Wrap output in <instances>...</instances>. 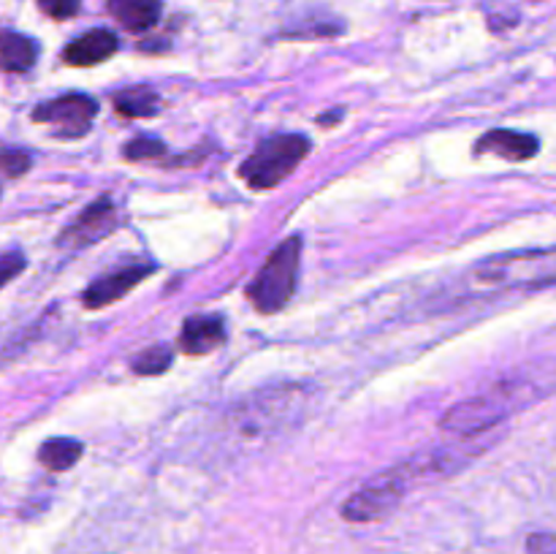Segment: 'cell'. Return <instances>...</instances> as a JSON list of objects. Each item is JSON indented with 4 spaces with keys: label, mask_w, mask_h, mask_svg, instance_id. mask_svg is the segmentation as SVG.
I'll use <instances>...</instances> for the list:
<instances>
[{
    "label": "cell",
    "mask_w": 556,
    "mask_h": 554,
    "mask_svg": "<svg viewBox=\"0 0 556 554\" xmlns=\"http://www.w3.org/2000/svg\"><path fill=\"white\" fill-rule=\"evenodd\" d=\"M299 255H302V239H286L282 244H277L275 253L253 277V282L248 286V299L258 313L271 315L291 302L293 291H296Z\"/></svg>",
    "instance_id": "obj_1"
},
{
    "label": "cell",
    "mask_w": 556,
    "mask_h": 554,
    "mask_svg": "<svg viewBox=\"0 0 556 554\" xmlns=\"http://www.w3.org/2000/svg\"><path fill=\"white\" fill-rule=\"evenodd\" d=\"M309 152V141L299 134H286V136H271L264 144H258V150L242 163L239 174H242L244 182L255 190H269L275 185H280L293 168L299 166L304 155Z\"/></svg>",
    "instance_id": "obj_2"
},
{
    "label": "cell",
    "mask_w": 556,
    "mask_h": 554,
    "mask_svg": "<svg viewBox=\"0 0 556 554\" xmlns=\"http://www.w3.org/2000/svg\"><path fill=\"white\" fill-rule=\"evenodd\" d=\"M525 389L527 386H510L503 383L497 389L486 391V394L476 396V400H467L462 405L451 407L448 416L443 418L445 429H456V432H483V429L494 427V424L503 421L514 405L525 402Z\"/></svg>",
    "instance_id": "obj_3"
},
{
    "label": "cell",
    "mask_w": 556,
    "mask_h": 554,
    "mask_svg": "<svg viewBox=\"0 0 556 554\" xmlns=\"http://www.w3.org/2000/svg\"><path fill=\"white\" fill-rule=\"evenodd\" d=\"M413 478V467H396V470L383 473L380 478H375L372 483H367L364 489H358L345 505H342V516L351 521H375L383 519L386 514L400 505L402 494H405L407 483Z\"/></svg>",
    "instance_id": "obj_4"
},
{
    "label": "cell",
    "mask_w": 556,
    "mask_h": 554,
    "mask_svg": "<svg viewBox=\"0 0 556 554\" xmlns=\"http://www.w3.org/2000/svg\"><path fill=\"white\" fill-rule=\"evenodd\" d=\"M98 114V103L92 98L79 96H63L54 98V101L41 103V106L33 112V119L43 125H58L60 134L74 139V136H81L87 128H90L92 117Z\"/></svg>",
    "instance_id": "obj_5"
},
{
    "label": "cell",
    "mask_w": 556,
    "mask_h": 554,
    "mask_svg": "<svg viewBox=\"0 0 556 554\" xmlns=\"http://www.w3.org/2000/svg\"><path fill=\"white\" fill-rule=\"evenodd\" d=\"M155 266L141 264V266H125V269L112 272V275H103L92 282L90 288L85 291V304L90 310L103 307V304H112L117 299H123L130 288L139 286Z\"/></svg>",
    "instance_id": "obj_6"
},
{
    "label": "cell",
    "mask_w": 556,
    "mask_h": 554,
    "mask_svg": "<svg viewBox=\"0 0 556 554\" xmlns=\"http://www.w3.org/2000/svg\"><path fill=\"white\" fill-rule=\"evenodd\" d=\"M117 52V36L106 27H96L90 33H81L79 38L65 47L63 60L68 65H76V68H85V65H98L103 60H109Z\"/></svg>",
    "instance_id": "obj_7"
},
{
    "label": "cell",
    "mask_w": 556,
    "mask_h": 554,
    "mask_svg": "<svg viewBox=\"0 0 556 554\" xmlns=\"http://www.w3.org/2000/svg\"><path fill=\"white\" fill-rule=\"evenodd\" d=\"M179 342L190 356H204L226 342V324L220 315H195V318L185 320Z\"/></svg>",
    "instance_id": "obj_8"
},
{
    "label": "cell",
    "mask_w": 556,
    "mask_h": 554,
    "mask_svg": "<svg viewBox=\"0 0 556 554\" xmlns=\"http://www.w3.org/2000/svg\"><path fill=\"white\" fill-rule=\"evenodd\" d=\"M538 139L530 134H521V130H508V128H500V130H489L481 141L476 144V152L486 155L505 158V161H530L532 155L538 152Z\"/></svg>",
    "instance_id": "obj_9"
},
{
    "label": "cell",
    "mask_w": 556,
    "mask_h": 554,
    "mask_svg": "<svg viewBox=\"0 0 556 554\" xmlns=\"http://www.w3.org/2000/svg\"><path fill=\"white\" fill-rule=\"evenodd\" d=\"M112 217H114L112 201L98 199L96 204L87 206L85 215H81L79 221L68 228V231H63V242L65 244H87V242H92V239L103 237V234L109 231V226H112Z\"/></svg>",
    "instance_id": "obj_10"
},
{
    "label": "cell",
    "mask_w": 556,
    "mask_h": 554,
    "mask_svg": "<svg viewBox=\"0 0 556 554\" xmlns=\"http://www.w3.org/2000/svg\"><path fill=\"white\" fill-rule=\"evenodd\" d=\"M161 0H109V11L123 27L134 33H144L161 20Z\"/></svg>",
    "instance_id": "obj_11"
},
{
    "label": "cell",
    "mask_w": 556,
    "mask_h": 554,
    "mask_svg": "<svg viewBox=\"0 0 556 554\" xmlns=\"http://www.w3.org/2000/svg\"><path fill=\"white\" fill-rule=\"evenodd\" d=\"M38 58V47L33 38L22 36V33L5 30L3 33V68L9 74H22V71L33 68Z\"/></svg>",
    "instance_id": "obj_12"
},
{
    "label": "cell",
    "mask_w": 556,
    "mask_h": 554,
    "mask_svg": "<svg viewBox=\"0 0 556 554\" xmlns=\"http://www.w3.org/2000/svg\"><path fill=\"white\" fill-rule=\"evenodd\" d=\"M79 456H81V443H76V440L71 438H52L41 445V451H38L41 465L54 473L74 467L76 462H79Z\"/></svg>",
    "instance_id": "obj_13"
},
{
    "label": "cell",
    "mask_w": 556,
    "mask_h": 554,
    "mask_svg": "<svg viewBox=\"0 0 556 554\" xmlns=\"http://www.w3.org/2000/svg\"><path fill=\"white\" fill-rule=\"evenodd\" d=\"M157 103L161 101H157V96L150 87H130V90H123L114 98V106L125 117H150V114L161 109Z\"/></svg>",
    "instance_id": "obj_14"
},
{
    "label": "cell",
    "mask_w": 556,
    "mask_h": 554,
    "mask_svg": "<svg viewBox=\"0 0 556 554\" xmlns=\"http://www.w3.org/2000/svg\"><path fill=\"white\" fill-rule=\"evenodd\" d=\"M172 364V351L168 348H150L141 356L134 358V369L139 375H161Z\"/></svg>",
    "instance_id": "obj_15"
},
{
    "label": "cell",
    "mask_w": 556,
    "mask_h": 554,
    "mask_svg": "<svg viewBox=\"0 0 556 554\" xmlns=\"http://www.w3.org/2000/svg\"><path fill=\"white\" fill-rule=\"evenodd\" d=\"M125 155H128L130 161L157 158V155H163V141L150 139V136H139V139H134L128 147H125Z\"/></svg>",
    "instance_id": "obj_16"
},
{
    "label": "cell",
    "mask_w": 556,
    "mask_h": 554,
    "mask_svg": "<svg viewBox=\"0 0 556 554\" xmlns=\"http://www.w3.org/2000/svg\"><path fill=\"white\" fill-rule=\"evenodd\" d=\"M81 0H38V9L52 20H71L79 11Z\"/></svg>",
    "instance_id": "obj_17"
},
{
    "label": "cell",
    "mask_w": 556,
    "mask_h": 554,
    "mask_svg": "<svg viewBox=\"0 0 556 554\" xmlns=\"http://www.w3.org/2000/svg\"><path fill=\"white\" fill-rule=\"evenodd\" d=\"M30 166V155L22 150H5L3 152V168H5V177H20V174L27 172Z\"/></svg>",
    "instance_id": "obj_18"
},
{
    "label": "cell",
    "mask_w": 556,
    "mask_h": 554,
    "mask_svg": "<svg viewBox=\"0 0 556 554\" xmlns=\"http://www.w3.org/2000/svg\"><path fill=\"white\" fill-rule=\"evenodd\" d=\"M527 549H530V554H556V536H552V532H535V536H530Z\"/></svg>",
    "instance_id": "obj_19"
},
{
    "label": "cell",
    "mask_w": 556,
    "mask_h": 554,
    "mask_svg": "<svg viewBox=\"0 0 556 554\" xmlns=\"http://www.w3.org/2000/svg\"><path fill=\"white\" fill-rule=\"evenodd\" d=\"M22 266H25V259H22L20 253H14V250H9V253L3 255V282H9Z\"/></svg>",
    "instance_id": "obj_20"
}]
</instances>
